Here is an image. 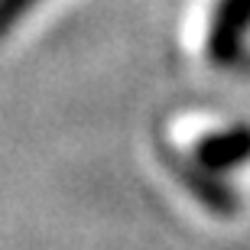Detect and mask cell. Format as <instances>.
I'll use <instances>...</instances> for the list:
<instances>
[{"label":"cell","mask_w":250,"mask_h":250,"mask_svg":"<svg viewBox=\"0 0 250 250\" xmlns=\"http://www.w3.org/2000/svg\"><path fill=\"white\" fill-rule=\"evenodd\" d=\"M192 156L211 172H231L250 163V124H234V127L214 130L195 143Z\"/></svg>","instance_id":"obj_3"},{"label":"cell","mask_w":250,"mask_h":250,"mask_svg":"<svg viewBox=\"0 0 250 250\" xmlns=\"http://www.w3.org/2000/svg\"><path fill=\"white\" fill-rule=\"evenodd\" d=\"M241 65H244V68L250 72V56H244V59H241Z\"/></svg>","instance_id":"obj_5"},{"label":"cell","mask_w":250,"mask_h":250,"mask_svg":"<svg viewBox=\"0 0 250 250\" xmlns=\"http://www.w3.org/2000/svg\"><path fill=\"white\" fill-rule=\"evenodd\" d=\"M163 159L172 169V176H179L182 188L192 195L195 202H202L211 214H218V218H234L237 214L241 198L221 179V172H211V169H205L195 156H182V153H172L166 146H163Z\"/></svg>","instance_id":"obj_1"},{"label":"cell","mask_w":250,"mask_h":250,"mask_svg":"<svg viewBox=\"0 0 250 250\" xmlns=\"http://www.w3.org/2000/svg\"><path fill=\"white\" fill-rule=\"evenodd\" d=\"M33 3H36V0H0V39L33 10Z\"/></svg>","instance_id":"obj_4"},{"label":"cell","mask_w":250,"mask_h":250,"mask_svg":"<svg viewBox=\"0 0 250 250\" xmlns=\"http://www.w3.org/2000/svg\"><path fill=\"white\" fill-rule=\"evenodd\" d=\"M250 33V0H218L208 23V59L214 65L241 62Z\"/></svg>","instance_id":"obj_2"}]
</instances>
